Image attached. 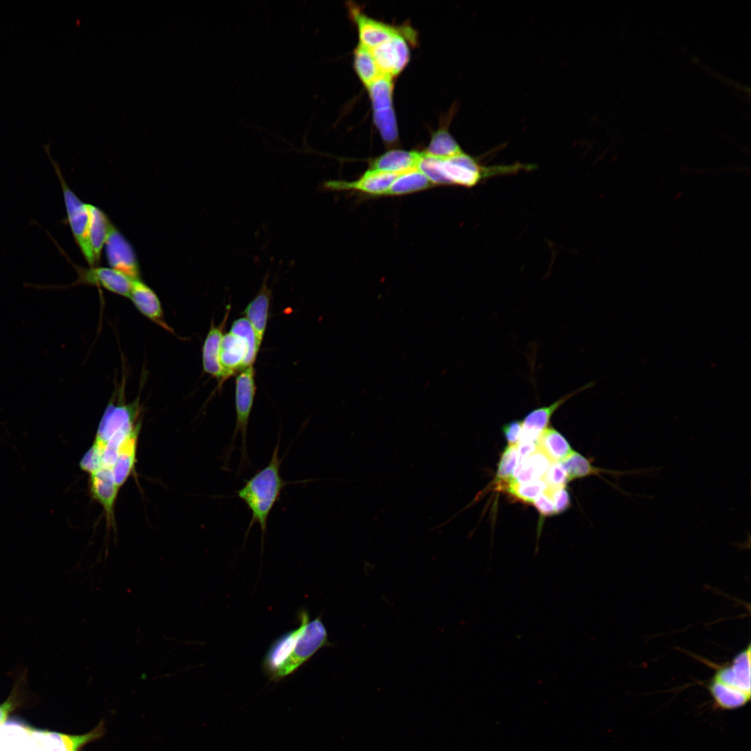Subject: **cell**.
I'll return each mask as SVG.
<instances>
[{
	"instance_id": "5",
	"label": "cell",
	"mask_w": 751,
	"mask_h": 751,
	"mask_svg": "<svg viewBox=\"0 0 751 751\" xmlns=\"http://www.w3.org/2000/svg\"><path fill=\"white\" fill-rule=\"evenodd\" d=\"M260 345L247 318L243 317L234 321L229 332L223 335L220 348V362L227 377L253 366Z\"/></svg>"
},
{
	"instance_id": "35",
	"label": "cell",
	"mask_w": 751,
	"mask_h": 751,
	"mask_svg": "<svg viewBox=\"0 0 751 751\" xmlns=\"http://www.w3.org/2000/svg\"><path fill=\"white\" fill-rule=\"evenodd\" d=\"M533 503L542 517H549L556 514L554 503L545 492L538 496Z\"/></svg>"
},
{
	"instance_id": "12",
	"label": "cell",
	"mask_w": 751,
	"mask_h": 751,
	"mask_svg": "<svg viewBox=\"0 0 751 751\" xmlns=\"http://www.w3.org/2000/svg\"><path fill=\"white\" fill-rule=\"evenodd\" d=\"M591 384H587L580 389L562 396L549 406L540 407L529 412L524 419L522 421V432L519 442L537 443L541 433L547 428L554 412L573 396L590 387Z\"/></svg>"
},
{
	"instance_id": "11",
	"label": "cell",
	"mask_w": 751,
	"mask_h": 751,
	"mask_svg": "<svg viewBox=\"0 0 751 751\" xmlns=\"http://www.w3.org/2000/svg\"><path fill=\"white\" fill-rule=\"evenodd\" d=\"M382 74L393 77L406 65L410 57L408 46L401 35H397L371 49Z\"/></svg>"
},
{
	"instance_id": "25",
	"label": "cell",
	"mask_w": 751,
	"mask_h": 751,
	"mask_svg": "<svg viewBox=\"0 0 751 751\" xmlns=\"http://www.w3.org/2000/svg\"><path fill=\"white\" fill-rule=\"evenodd\" d=\"M462 152L458 143L446 130L439 129L433 134L423 153L428 156L444 160L453 157Z\"/></svg>"
},
{
	"instance_id": "16",
	"label": "cell",
	"mask_w": 751,
	"mask_h": 751,
	"mask_svg": "<svg viewBox=\"0 0 751 751\" xmlns=\"http://www.w3.org/2000/svg\"><path fill=\"white\" fill-rule=\"evenodd\" d=\"M350 11L357 25L360 44L370 49L395 35H401L398 29L367 17L356 8H351Z\"/></svg>"
},
{
	"instance_id": "21",
	"label": "cell",
	"mask_w": 751,
	"mask_h": 751,
	"mask_svg": "<svg viewBox=\"0 0 751 751\" xmlns=\"http://www.w3.org/2000/svg\"><path fill=\"white\" fill-rule=\"evenodd\" d=\"M551 462L537 447L535 452L517 465L511 482L528 483L542 480Z\"/></svg>"
},
{
	"instance_id": "20",
	"label": "cell",
	"mask_w": 751,
	"mask_h": 751,
	"mask_svg": "<svg viewBox=\"0 0 751 751\" xmlns=\"http://www.w3.org/2000/svg\"><path fill=\"white\" fill-rule=\"evenodd\" d=\"M140 429L133 432L121 444L112 473L116 485L120 488L134 471L136 462V448Z\"/></svg>"
},
{
	"instance_id": "34",
	"label": "cell",
	"mask_w": 751,
	"mask_h": 751,
	"mask_svg": "<svg viewBox=\"0 0 751 751\" xmlns=\"http://www.w3.org/2000/svg\"><path fill=\"white\" fill-rule=\"evenodd\" d=\"M522 421H512L504 424L502 431L508 446H517L520 438Z\"/></svg>"
},
{
	"instance_id": "27",
	"label": "cell",
	"mask_w": 751,
	"mask_h": 751,
	"mask_svg": "<svg viewBox=\"0 0 751 751\" xmlns=\"http://www.w3.org/2000/svg\"><path fill=\"white\" fill-rule=\"evenodd\" d=\"M366 87L374 111L392 108V77L381 74Z\"/></svg>"
},
{
	"instance_id": "22",
	"label": "cell",
	"mask_w": 751,
	"mask_h": 751,
	"mask_svg": "<svg viewBox=\"0 0 751 751\" xmlns=\"http://www.w3.org/2000/svg\"><path fill=\"white\" fill-rule=\"evenodd\" d=\"M90 214L89 239L95 259L99 264L101 252L113 225L98 207L88 204Z\"/></svg>"
},
{
	"instance_id": "19",
	"label": "cell",
	"mask_w": 751,
	"mask_h": 751,
	"mask_svg": "<svg viewBox=\"0 0 751 751\" xmlns=\"http://www.w3.org/2000/svg\"><path fill=\"white\" fill-rule=\"evenodd\" d=\"M268 273L264 277L262 285L255 298L243 311L245 318L253 328L259 341L261 344L267 325L271 290L267 286Z\"/></svg>"
},
{
	"instance_id": "36",
	"label": "cell",
	"mask_w": 751,
	"mask_h": 751,
	"mask_svg": "<svg viewBox=\"0 0 751 751\" xmlns=\"http://www.w3.org/2000/svg\"><path fill=\"white\" fill-rule=\"evenodd\" d=\"M14 690L12 695L3 703L0 704V726L5 722L8 713L15 706V697L16 694L15 689Z\"/></svg>"
},
{
	"instance_id": "32",
	"label": "cell",
	"mask_w": 751,
	"mask_h": 751,
	"mask_svg": "<svg viewBox=\"0 0 751 751\" xmlns=\"http://www.w3.org/2000/svg\"><path fill=\"white\" fill-rule=\"evenodd\" d=\"M103 450L95 442L80 461L81 469L91 474L102 467Z\"/></svg>"
},
{
	"instance_id": "30",
	"label": "cell",
	"mask_w": 751,
	"mask_h": 751,
	"mask_svg": "<svg viewBox=\"0 0 751 751\" xmlns=\"http://www.w3.org/2000/svg\"><path fill=\"white\" fill-rule=\"evenodd\" d=\"M547 486L542 480L528 483H517L510 482L505 489L512 496L526 503H533L534 500L542 494Z\"/></svg>"
},
{
	"instance_id": "24",
	"label": "cell",
	"mask_w": 751,
	"mask_h": 751,
	"mask_svg": "<svg viewBox=\"0 0 751 751\" xmlns=\"http://www.w3.org/2000/svg\"><path fill=\"white\" fill-rule=\"evenodd\" d=\"M433 186L423 172L418 168H414L401 174L392 183L386 195H407L430 188Z\"/></svg>"
},
{
	"instance_id": "6",
	"label": "cell",
	"mask_w": 751,
	"mask_h": 751,
	"mask_svg": "<svg viewBox=\"0 0 751 751\" xmlns=\"http://www.w3.org/2000/svg\"><path fill=\"white\" fill-rule=\"evenodd\" d=\"M255 376V369L253 366H250L242 370L236 378V426L231 442L225 450L224 458L226 461L229 460L234 450L236 435L240 433L241 446L240 447L241 458L237 471L238 475L246 470L251 465L247 449V432L256 391Z\"/></svg>"
},
{
	"instance_id": "14",
	"label": "cell",
	"mask_w": 751,
	"mask_h": 751,
	"mask_svg": "<svg viewBox=\"0 0 751 751\" xmlns=\"http://www.w3.org/2000/svg\"><path fill=\"white\" fill-rule=\"evenodd\" d=\"M129 298L145 317L168 332H173L172 328L165 321L162 306L157 295L140 279L132 280Z\"/></svg>"
},
{
	"instance_id": "26",
	"label": "cell",
	"mask_w": 751,
	"mask_h": 751,
	"mask_svg": "<svg viewBox=\"0 0 751 751\" xmlns=\"http://www.w3.org/2000/svg\"><path fill=\"white\" fill-rule=\"evenodd\" d=\"M354 65L358 76L366 86L382 74L376 65L371 49L361 44L354 52Z\"/></svg>"
},
{
	"instance_id": "1",
	"label": "cell",
	"mask_w": 751,
	"mask_h": 751,
	"mask_svg": "<svg viewBox=\"0 0 751 751\" xmlns=\"http://www.w3.org/2000/svg\"><path fill=\"white\" fill-rule=\"evenodd\" d=\"M299 627L275 639L267 650L262 669L271 681H278L293 674L319 649L333 647L321 616L311 622L305 609L299 612Z\"/></svg>"
},
{
	"instance_id": "7",
	"label": "cell",
	"mask_w": 751,
	"mask_h": 751,
	"mask_svg": "<svg viewBox=\"0 0 751 751\" xmlns=\"http://www.w3.org/2000/svg\"><path fill=\"white\" fill-rule=\"evenodd\" d=\"M44 147L51 161L62 188L67 213V220L74 240L90 267H96L98 263L92 250L89 239L90 214L88 204L82 202L68 186L58 163L50 155L49 145L48 144L45 145Z\"/></svg>"
},
{
	"instance_id": "15",
	"label": "cell",
	"mask_w": 751,
	"mask_h": 751,
	"mask_svg": "<svg viewBox=\"0 0 751 751\" xmlns=\"http://www.w3.org/2000/svg\"><path fill=\"white\" fill-rule=\"evenodd\" d=\"M89 489L95 501L103 507L108 524L114 523V506L120 488L115 483L112 470L102 467L90 474Z\"/></svg>"
},
{
	"instance_id": "8",
	"label": "cell",
	"mask_w": 751,
	"mask_h": 751,
	"mask_svg": "<svg viewBox=\"0 0 751 751\" xmlns=\"http://www.w3.org/2000/svg\"><path fill=\"white\" fill-rule=\"evenodd\" d=\"M78 275L76 280L72 286L90 284L99 286L105 289L129 298L132 280L123 273L106 267L82 268L72 264Z\"/></svg>"
},
{
	"instance_id": "23",
	"label": "cell",
	"mask_w": 751,
	"mask_h": 751,
	"mask_svg": "<svg viewBox=\"0 0 751 751\" xmlns=\"http://www.w3.org/2000/svg\"><path fill=\"white\" fill-rule=\"evenodd\" d=\"M537 447L552 462L563 460L573 451L564 436L553 428H547L541 433Z\"/></svg>"
},
{
	"instance_id": "10",
	"label": "cell",
	"mask_w": 751,
	"mask_h": 751,
	"mask_svg": "<svg viewBox=\"0 0 751 751\" xmlns=\"http://www.w3.org/2000/svg\"><path fill=\"white\" fill-rule=\"evenodd\" d=\"M403 172H384L366 170L355 181L329 180L323 183V187L328 191L355 190L370 195H386L392 183Z\"/></svg>"
},
{
	"instance_id": "28",
	"label": "cell",
	"mask_w": 751,
	"mask_h": 751,
	"mask_svg": "<svg viewBox=\"0 0 751 751\" xmlns=\"http://www.w3.org/2000/svg\"><path fill=\"white\" fill-rule=\"evenodd\" d=\"M517 462V446H508L501 455L494 479L498 490H505L512 481Z\"/></svg>"
},
{
	"instance_id": "2",
	"label": "cell",
	"mask_w": 751,
	"mask_h": 751,
	"mask_svg": "<svg viewBox=\"0 0 751 751\" xmlns=\"http://www.w3.org/2000/svg\"><path fill=\"white\" fill-rule=\"evenodd\" d=\"M280 442L279 437L268 464L251 478L245 480L243 486L236 491V496L245 503L251 512V519L245 534V539L252 526L258 524L261 530L262 547L267 532L269 515L279 501L284 487L291 483L311 481L304 480L290 482L282 478L280 467L284 458L280 459L279 457Z\"/></svg>"
},
{
	"instance_id": "17",
	"label": "cell",
	"mask_w": 751,
	"mask_h": 751,
	"mask_svg": "<svg viewBox=\"0 0 751 751\" xmlns=\"http://www.w3.org/2000/svg\"><path fill=\"white\" fill-rule=\"evenodd\" d=\"M104 731L103 724H99L90 733L81 736H70L63 734L37 732L34 736L45 745V751H78L86 743L98 738Z\"/></svg>"
},
{
	"instance_id": "31",
	"label": "cell",
	"mask_w": 751,
	"mask_h": 751,
	"mask_svg": "<svg viewBox=\"0 0 751 751\" xmlns=\"http://www.w3.org/2000/svg\"><path fill=\"white\" fill-rule=\"evenodd\" d=\"M542 480L548 490L565 487L569 481L566 471L560 462H551Z\"/></svg>"
},
{
	"instance_id": "29",
	"label": "cell",
	"mask_w": 751,
	"mask_h": 751,
	"mask_svg": "<svg viewBox=\"0 0 751 751\" xmlns=\"http://www.w3.org/2000/svg\"><path fill=\"white\" fill-rule=\"evenodd\" d=\"M373 120L383 140L394 144L398 139V129L393 108L374 111Z\"/></svg>"
},
{
	"instance_id": "33",
	"label": "cell",
	"mask_w": 751,
	"mask_h": 751,
	"mask_svg": "<svg viewBox=\"0 0 751 751\" xmlns=\"http://www.w3.org/2000/svg\"><path fill=\"white\" fill-rule=\"evenodd\" d=\"M552 500L556 514L562 513L570 506V498L565 487L554 490H545L544 492Z\"/></svg>"
},
{
	"instance_id": "3",
	"label": "cell",
	"mask_w": 751,
	"mask_h": 751,
	"mask_svg": "<svg viewBox=\"0 0 751 751\" xmlns=\"http://www.w3.org/2000/svg\"><path fill=\"white\" fill-rule=\"evenodd\" d=\"M533 165L519 163L512 165L485 166L474 158L462 152L448 159H437L423 153L418 169L435 185H458L472 187L498 175L531 170Z\"/></svg>"
},
{
	"instance_id": "9",
	"label": "cell",
	"mask_w": 751,
	"mask_h": 751,
	"mask_svg": "<svg viewBox=\"0 0 751 751\" xmlns=\"http://www.w3.org/2000/svg\"><path fill=\"white\" fill-rule=\"evenodd\" d=\"M106 253L111 268L131 280L140 279L139 265L129 242L113 226L107 238Z\"/></svg>"
},
{
	"instance_id": "4",
	"label": "cell",
	"mask_w": 751,
	"mask_h": 751,
	"mask_svg": "<svg viewBox=\"0 0 751 751\" xmlns=\"http://www.w3.org/2000/svg\"><path fill=\"white\" fill-rule=\"evenodd\" d=\"M706 688L716 706L734 709L750 699V645L738 652L728 663L718 667Z\"/></svg>"
},
{
	"instance_id": "13",
	"label": "cell",
	"mask_w": 751,
	"mask_h": 751,
	"mask_svg": "<svg viewBox=\"0 0 751 751\" xmlns=\"http://www.w3.org/2000/svg\"><path fill=\"white\" fill-rule=\"evenodd\" d=\"M230 312V305H227L224 318L220 324L215 325L211 323L209 330L202 346V366L205 373L223 382L228 378L220 362V348L223 330Z\"/></svg>"
},
{
	"instance_id": "18",
	"label": "cell",
	"mask_w": 751,
	"mask_h": 751,
	"mask_svg": "<svg viewBox=\"0 0 751 751\" xmlns=\"http://www.w3.org/2000/svg\"><path fill=\"white\" fill-rule=\"evenodd\" d=\"M423 153L417 151L391 150L372 160L367 170L402 172L418 168Z\"/></svg>"
}]
</instances>
